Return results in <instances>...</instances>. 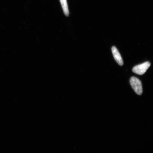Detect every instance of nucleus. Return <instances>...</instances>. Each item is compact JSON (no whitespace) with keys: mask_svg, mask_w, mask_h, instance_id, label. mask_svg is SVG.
Wrapping results in <instances>:
<instances>
[{"mask_svg":"<svg viewBox=\"0 0 153 153\" xmlns=\"http://www.w3.org/2000/svg\"><path fill=\"white\" fill-rule=\"evenodd\" d=\"M130 84L137 94L141 95L143 93L142 84L140 80L136 77L133 76L130 79Z\"/></svg>","mask_w":153,"mask_h":153,"instance_id":"1","label":"nucleus"},{"mask_svg":"<svg viewBox=\"0 0 153 153\" xmlns=\"http://www.w3.org/2000/svg\"><path fill=\"white\" fill-rule=\"evenodd\" d=\"M60 1L64 14L66 16H68L69 15L70 13L67 0H60Z\"/></svg>","mask_w":153,"mask_h":153,"instance_id":"4","label":"nucleus"},{"mask_svg":"<svg viewBox=\"0 0 153 153\" xmlns=\"http://www.w3.org/2000/svg\"><path fill=\"white\" fill-rule=\"evenodd\" d=\"M150 65V63L149 62H146L143 64L137 65L133 68V72L139 75H143L148 69Z\"/></svg>","mask_w":153,"mask_h":153,"instance_id":"2","label":"nucleus"},{"mask_svg":"<svg viewBox=\"0 0 153 153\" xmlns=\"http://www.w3.org/2000/svg\"><path fill=\"white\" fill-rule=\"evenodd\" d=\"M112 51L114 59L116 62L120 66L123 65V61L122 60L121 55L120 54L117 49L116 48V47H113L112 48Z\"/></svg>","mask_w":153,"mask_h":153,"instance_id":"3","label":"nucleus"}]
</instances>
